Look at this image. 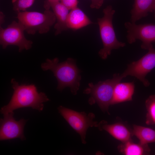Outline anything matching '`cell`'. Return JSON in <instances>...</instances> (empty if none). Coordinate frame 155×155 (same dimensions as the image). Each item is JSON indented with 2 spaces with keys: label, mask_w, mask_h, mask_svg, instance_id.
Returning a JSON list of instances; mask_svg holds the SVG:
<instances>
[{
  "label": "cell",
  "mask_w": 155,
  "mask_h": 155,
  "mask_svg": "<svg viewBox=\"0 0 155 155\" xmlns=\"http://www.w3.org/2000/svg\"><path fill=\"white\" fill-rule=\"evenodd\" d=\"M44 7L45 9L51 8L56 19V23L54 28L56 30L55 35H57L63 31L68 29L67 22L69 10L60 1H45Z\"/></svg>",
  "instance_id": "8fae6325"
},
{
  "label": "cell",
  "mask_w": 155,
  "mask_h": 155,
  "mask_svg": "<svg viewBox=\"0 0 155 155\" xmlns=\"http://www.w3.org/2000/svg\"><path fill=\"white\" fill-rule=\"evenodd\" d=\"M50 1H60V0H47Z\"/></svg>",
  "instance_id": "603a6c76"
},
{
  "label": "cell",
  "mask_w": 155,
  "mask_h": 155,
  "mask_svg": "<svg viewBox=\"0 0 155 155\" xmlns=\"http://www.w3.org/2000/svg\"><path fill=\"white\" fill-rule=\"evenodd\" d=\"M18 21L24 26L28 34H34L47 33L56 22L53 12L45 9L43 13L36 11H24L17 13Z\"/></svg>",
  "instance_id": "277c9868"
},
{
  "label": "cell",
  "mask_w": 155,
  "mask_h": 155,
  "mask_svg": "<svg viewBox=\"0 0 155 155\" xmlns=\"http://www.w3.org/2000/svg\"><path fill=\"white\" fill-rule=\"evenodd\" d=\"M147 111L146 123L148 125L155 124V94L150 96L145 102Z\"/></svg>",
  "instance_id": "ac0fdd59"
},
{
  "label": "cell",
  "mask_w": 155,
  "mask_h": 155,
  "mask_svg": "<svg viewBox=\"0 0 155 155\" xmlns=\"http://www.w3.org/2000/svg\"><path fill=\"white\" fill-rule=\"evenodd\" d=\"M4 15L2 12H0V24H2L4 22Z\"/></svg>",
  "instance_id": "7402d4cb"
},
{
  "label": "cell",
  "mask_w": 155,
  "mask_h": 155,
  "mask_svg": "<svg viewBox=\"0 0 155 155\" xmlns=\"http://www.w3.org/2000/svg\"><path fill=\"white\" fill-rule=\"evenodd\" d=\"M11 83L14 91L8 104L1 108L0 112L3 115L18 108L27 107L41 111L43 109V103L49 100L45 93L37 91L34 84L19 85L13 78L11 80Z\"/></svg>",
  "instance_id": "6da1fadb"
},
{
  "label": "cell",
  "mask_w": 155,
  "mask_h": 155,
  "mask_svg": "<svg viewBox=\"0 0 155 155\" xmlns=\"http://www.w3.org/2000/svg\"><path fill=\"white\" fill-rule=\"evenodd\" d=\"M35 0H12L13 10L17 13L26 11L34 3Z\"/></svg>",
  "instance_id": "d6986e66"
},
{
  "label": "cell",
  "mask_w": 155,
  "mask_h": 155,
  "mask_svg": "<svg viewBox=\"0 0 155 155\" xmlns=\"http://www.w3.org/2000/svg\"><path fill=\"white\" fill-rule=\"evenodd\" d=\"M13 115V112H10L4 115L3 118L0 119L1 141L17 138L22 140L26 139L24 130L27 120L22 119L16 121Z\"/></svg>",
  "instance_id": "30bf717a"
},
{
  "label": "cell",
  "mask_w": 155,
  "mask_h": 155,
  "mask_svg": "<svg viewBox=\"0 0 155 155\" xmlns=\"http://www.w3.org/2000/svg\"><path fill=\"white\" fill-rule=\"evenodd\" d=\"M91 1L90 7L92 9H99L102 5L104 0H91Z\"/></svg>",
  "instance_id": "44dd1931"
},
{
  "label": "cell",
  "mask_w": 155,
  "mask_h": 155,
  "mask_svg": "<svg viewBox=\"0 0 155 155\" xmlns=\"http://www.w3.org/2000/svg\"><path fill=\"white\" fill-rule=\"evenodd\" d=\"M117 148L120 153L125 155H148L150 152L148 144L135 143L132 140L122 142Z\"/></svg>",
  "instance_id": "2e32d148"
},
{
  "label": "cell",
  "mask_w": 155,
  "mask_h": 155,
  "mask_svg": "<svg viewBox=\"0 0 155 155\" xmlns=\"http://www.w3.org/2000/svg\"><path fill=\"white\" fill-rule=\"evenodd\" d=\"M103 12V16L97 20L103 44V48L99 51L98 54L102 59H105L112 50L123 47L125 44L119 41L116 37L112 22L115 11L110 5L104 9Z\"/></svg>",
  "instance_id": "3957f363"
},
{
  "label": "cell",
  "mask_w": 155,
  "mask_h": 155,
  "mask_svg": "<svg viewBox=\"0 0 155 155\" xmlns=\"http://www.w3.org/2000/svg\"><path fill=\"white\" fill-rule=\"evenodd\" d=\"M59 112L71 126L81 136L82 143H85L86 134L87 129L90 127L96 125L93 121V115H88L84 113H79L60 106L58 108Z\"/></svg>",
  "instance_id": "9c48e42d"
},
{
  "label": "cell",
  "mask_w": 155,
  "mask_h": 155,
  "mask_svg": "<svg viewBox=\"0 0 155 155\" xmlns=\"http://www.w3.org/2000/svg\"><path fill=\"white\" fill-rule=\"evenodd\" d=\"M123 78L119 74H115L112 79L100 81L95 84L90 83L84 92L90 94V103L96 102L102 111H108L113 99L115 86Z\"/></svg>",
  "instance_id": "5b68a950"
},
{
  "label": "cell",
  "mask_w": 155,
  "mask_h": 155,
  "mask_svg": "<svg viewBox=\"0 0 155 155\" xmlns=\"http://www.w3.org/2000/svg\"><path fill=\"white\" fill-rule=\"evenodd\" d=\"M100 128L105 130L117 140L122 142L131 140L132 131L125 125L121 123L108 124L105 121L101 122L99 124Z\"/></svg>",
  "instance_id": "7c38bea8"
},
{
  "label": "cell",
  "mask_w": 155,
  "mask_h": 155,
  "mask_svg": "<svg viewBox=\"0 0 155 155\" xmlns=\"http://www.w3.org/2000/svg\"><path fill=\"white\" fill-rule=\"evenodd\" d=\"M148 50V52L139 60L128 65L127 69L121 75L123 78L128 75L134 76L146 87L149 86L150 83L145 77L155 67V50L152 46Z\"/></svg>",
  "instance_id": "52a82bcc"
},
{
  "label": "cell",
  "mask_w": 155,
  "mask_h": 155,
  "mask_svg": "<svg viewBox=\"0 0 155 155\" xmlns=\"http://www.w3.org/2000/svg\"><path fill=\"white\" fill-rule=\"evenodd\" d=\"M41 67L44 71L49 70L53 72L58 81V90L62 91L65 87H69L73 94H77L81 77L80 70L74 59L69 58L65 61L59 63L57 57L52 59H47L41 64Z\"/></svg>",
  "instance_id": "7a4b0ae2"
},
{
  "label": "cell",
  "mask_w": 155,
  "mask_h": 155,
  "mask_svg": "<svg viewBox=\"0 0 155 155\" xmlns=\"http://www.w3.org/2000/svg\"><path fill=\"white\" fill-rule=\"evenodd\" d=\"M154 17H155V6H154Z\"/></svg>",
  "instance_id": "cb8c5ba5"
},
{
  "label": "cell",
  "mask_w": 155,
  "mask_h": 155,
  "mask_svg": "<svg viewBox=\"0 0 155 155\" xmlns=\"http://www.w3.org/2000/svg\"><path fill=\"white\" fill-rule=\"evenodd\" d=\"M155 0H134L131 11V22L137 21L147 16L149 12L154 10Z\"/></svg>",
  "instance_id": "9a60e30c"
},
{
  "label": "cell",
  "mask_w": 155,
  "mask_h": 155,
  "mask_svg": "<svg viewBox=\"0 0 155 155\" xmlns=\"http://www.w3.org/2000/svg\"><path fill=\"white\" fill-rule=\"evenodd\" d=\"M132 132L142 144L155 142V130L151 128L134 125Z\"/></svg>",
  "instance_id": "e0dca14e"
},
{
  "label": "cell",
  "mask_w": 155,
  "mask_h": 155,
  "mask_svg": "<svg viewBox=\"0 0 155 155\" xmlns=\"http://www.w3.org/2000/svg\"><path fill=\"white\" fill-rule=\"evenodd\" d=\"M60 1L69 10L78 7V0H60Z\"/></svg>",
  "instance_id": "ffe728a7"
},
{
  "label": "cell",
  "mask_w": 155,
  "mask_h": 155,
  "mask_svg": "<svg viewBox=\"0 0 155 155\" xmlns=\"http://www.w3.org/2000/svg\"><path fill=\"white\" fill-rule=\"evenodd\" d=\"M135 87L133 82L117 83L114 88L111 105L132 100Z\"/></svg>",
  "instance_id": "4fadbf2b"
},
{
  "label": "cell",
  "mask_w": 155,
  "mask_h": 155,
  "mask_svg": "<svg viewBox=\"0 0 155 155\" xmlns=\"http://www.w3.org/2000/svg\"><path fill=\"white\" fill-rule=\"evenodd\" d=\"M25 31L24 26L18 21H13L5 28L0 26V43L3 48L5 49L9 45L16 46L19 52L30 49L33 42L26 38Z\"/></svg>",
  "instance_id": "8992f818"
},
{
  "label": "cell",
  "mask_w": 155,
  "mask_h": 155,
  "mask_svg": "<svg viewBox=\"0 0 155 155\" xmlns=\"http://www.w3.org/2000/svg\"><path fill=\"white\" fill-rule=\"evenodd\" d=\"M94 24L85 13L78 7L69 12L67 22L68 29L77 30Z\"/></svg>",
  "instance_id": "5bb4252c"
},
{
  "label": "cell",
  "mask_w": 155,
  "mask_h": 155,
  "mask_svg": "<svg viewBox=\"0 0 155 155\" xmlns=\"http://www.w3.org/2000/svg\"><path fill=\"white\" fill-rule=\"evenodd\" d=\"M125 26L127 29V38L128 42L132 44L137 40H141V48L148 50L152 43L155 42V25L153 24H140L130 22H126Z\"/></svg>",
  "instance_id": "ba28073f"
}]
</instances>
